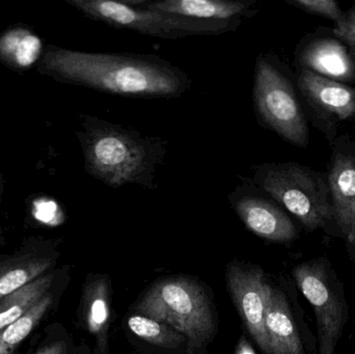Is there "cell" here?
Returning <instances> with one entry per match:
<instances>
[{
	"label": "cell",
	"instance_id": "1",
	"mask_svg": "<svg viewBox=\"0 0 355 354\" xmlns=\"http://www.w3.org/2000/svg\"><path fill=\"white\" fill-rule=\"evenodd\" d=\"M46 62L72 82L122 97L174 99L191 87L183 70L157 55L60 49L48 54Z\"/></svg>",
	"mask_w": 355,
	"mask_h": 354
},
{
	"label": "cell",
	"instance_id": "2",
	"mask_svg": "<svg viewBox=\"0 0 355 354\" xmlns=\"http://www.w3.org/2000/svg\"><path fill=\"white\" fill-rule=\"evenodd\" d=\"M85 159L89 174L112 188L126 184L155 189L156 168L166 153V141L93 118L87 124Z\"/></svg>",
	"mask_w": 355,
	"mask_h": 354
},
{
	"label": "cell",
	"instance_id": "3",
	"mask_svg": "<svg viewBox=\"0 0 355 354\" xmlns=\"http://www.w3.org/2000/svg\"><path fill=\"white\" fill-rule=\"evenodd\" d=\"M254 182L293 214L308 230L322 228L333 220L327 182L317 172L296 163L262 164Z\"/></svg>",
	"mask_w": 355,
	"mask_h": 354
},
{
	"label": "cell",
	"instance_id": "4",
	"mask_svg": "<svg viewBox=\"0 0 355 354\" xmlns=\"http://www.w3.org/2000/svg\"><path fill=\"white\" fill-rule=\"evenodd\" d=\"M77 8L94 20L116 28L129 29L160 39H177L192 35H218L234 31L241 20L207 21L128 6L114 0H75Z\"/></svg>",
	"mask_w": 355,
	"mask_h": 354
},
{
	"label": "cell",
	"instance_id": "5",
	"mask_svg": "<svg viewBox=\"0 0 355 354\" xmlns=\"http://www.w3.org/2000/svg\"><path fill=\"white\" fill-rule=\"evenodd\" d=\"M146 317L168 324L185 335L191 347L209 340L214 330L208 299L187 278H168L152 287L137 306Z\"/></svg>",
	"mask_w": 355,
	"mask_h": 354
},
{
	"label": "cell",
	"instance_id": "6",
	"mask_svg": "<svg viewBox=\"0 0 355 354\" xmlns=\"http://www.w3.org/2000/svg\"><path fill=\"white\" fill-rule=\"evenodd\" d=\"M254 104L260 124L292 145L306 147L309 127L293 85L264 56L254 69Z\"/></svg>",
	"mask_w": 355,
	"mask_h": 354
},
{
	"label": "cell",
	"instance_id": "7",
	"mask_svg": "<svg viewBox=\"0 0 355 354\" xmlns=\"http://www.w3.org/2000/svg\"><path fill=\"white\" fill-rule=\"evenodd\" d=\"M300 291L314 309L318 332V354H336L347 312L343 293L327 260H313L294 268Z\"/></svg>",
	"mask_w": 355,
	"mask_h": 354
},
{
	"label": "cell",
	"instance_id": "8",
	"mask_svg": "<svg viewBox=\"0 0 355 354\" xmlns=\"http://www.w3.org/2000/svg\"><path fill=\"white\" fill-rule=\"evenodd\" d=\"M227 278L230 292L248 332L261 349L270 354L265 318L271 286L267 284L262 269L232 264Z\"/></svg>",
	"mask_w": 355,
	"mask_h": 354
},
{
	"label": "cell",
	"instance_id": "9",
	"mask_svg": "<svg viewBox=\"0 0 355 354\" xmlns=\"http://www.w3.org/2000/svg\"><path fill=\"white\" fill-rule=\"evenodd\" d=\"M232 195L234 210L252 233L275 242H288L295 238V226L275 204L243 191Z\"/></svg>",
	"mask_w": 355,
	"mask_h": 354
},
{
	"label": "cell",
	"instance_id": "10",
	"mask_svg": "<svg viewBox=\"0 0 355 354\" xmlns=\"http://www.w3.org/2000/svg\"><path fill=\"white\" fill-rule=\"evenodd\" d=\"M124 2L135 8L207 21L241 20L252 18L258 12L254 8V0H125Z\"/></svg>",
	"mask_w": 355,
	"mask_h": 354
},
{
	"label": "cell",
	"instance_id": "11",
	"mask_svg": "<svg viewBox=\"0 0 355 354\" xmlns=\"http://www.w3.org/2000/svg\"><path fill=\"white\" fill-rule=\"evenodd\" d=\"M298 87L306 103L318 114L336 121L355 116V89L302 69Z\"/></svg>",
	"mask_w": 355,
	"mask_h": 354
},
{
	"label": "cell",
	"instance_id": "12",
	"mask_svg": "<svg viewBox=\"0 0 355 354\" xmlns=\"http://www.w3.org/2000/svg\"><path fill=\"white\" fill-rule=\"evenodd\" d=\"M334 218L344 237L355 245V157L337 152L327 177Z\"/></svg>",
	"mask_w": 355,
	"mask_h": 354
},
{
	"label": "cell",
	"instance_id": "13",
	"mask_svg": "<svg viewBox=\"0 0 355 354\" xmlns=\"http://www.w3.org/2000/svg\"><path fill=\"white\" fill-rule=\"evenodd\" d=\"M300 62L304 69L338 82H349L355 79L354 56L338 39L313 41L302 50Z\"/></svg>",
	"mask_w": 355,
	"mask_h": 354
},
{
	"label": "cell",
	"instance_id": "14",
	"mask_svg": "<svg viewBox=\"0 0 355 354\" xmlns=\"http://www.w3.org/2000/svg\"><path fill=\"white\" fill-rule=\"evenodd\" d=\"M270 354H306L285 295L271 287L265 318Z\"/></svg>",
	"mask_w": 355,
	"mask_h": 354
},
{
	"label": "cell",
	"instance_id": "15",
	"mask_svg": "<svg viewBox=\"0 0 355 354\" xmlns=\"http://www.w3.org/2000/svg\"><path fill=\"white\" fill-rule=\"evenodd\" d=\"M85 317L89 332L96 337L100 354H107L110 328V289L105 278H98L85 291Z\"/></svg>",
	"mask_w": 355,
	"mask_h": 354
},
{
	"label": "cell",
	"instance_id": "16",
	"mask_svg": "<svg viewBox=\"0 0 355 354\" xmlns=\"http://www.w3.org/2000/svg\"><path fill=\"white\" fill-rule=\"evenodd\" d=\"M52 276H42L20 290L0 299V330L18 321L49 290Z\"/></svg>",
	"mask_w": 355,
	"mask_h": 354
},
{
	"label": "cell",
	"instance_id": "17",
	"mask_svg": "<svg viewBox=\"0 0 355 354\" xmlns=\"http://www.w3.org/2000/svg\"><path fill=\"white\" fill-rule=\"evenodd\" d=\"M47 258L22 257L0 265V299L33 282L48 269Z\"/></svg>",
	"mask_w": 355,
	"mask_h": 354
},
{
	"label": "cell",
	"instance_id": "18",
	"mask_svg": "<svg viewBox=\"0 0 355 354\" xmlns=\"http://www.w3.org/2000/svg\"><path fill=\"white\" fill-rule=\"evenodd\" d=\"M52 305L51 294H46L23 317L0 330V354H12L35 330Z\"/></svg>",
	"mask_w": 355,
	"mask_h": 354
},
{
	"label": "cell",
	"instance_id": "19",
	"mask_svg": "<svg viewBox=\"0 0 355 354\" xmlns=\"http://www.w3.org/2000/svg\"><path fill=\"white\" fill-rule=\"evenodd\" d=\"M41 50V39L24 29L8 31L0 39V53L18 67L31 66Z\"/></svg>",
	"mask_w": 355,
	"mask_h": 354
},
{
	"label": "cell",
	"instance_id": "20",
	"mask_svg": "<svg viewBox=\"0 0 355 354\" xmlns=\"http://www.w3.org/2000/svg\"><path fill=\"white\" fill-rule=\"evenodd\" d=\"M129 330L144 340L158 346L175 348L184 341L183 337L178 334L166 324L156 321L143 315H133L128 319Z\"/></svg>",
	"mask_w": 355,
	"mask_h": 354
},
{
	"label": "cell",
	"instance_id": "21",
	"mask_svg": "<svg viewBox=\"0 0 355 354\" xmlns=\"http://www.w3.org/2000/svg\"><path fill=\"white\" fill-rule=\"evenodd\" d=\"M288 3L304 12L335 21L336 25L341 24L345 19V14L334 0H288Z\"/></svg>",
	"mask_w": 355,
	"mask_h": 354
},
{
	"label": "cell",
	"instance_id": "22",
	"mask_svg": "<svg viewBox=\"0 0 355 354\" xmlns=\"http://www.w3.org/2000/svg\"><path fill=\"white\" fill-rule=\"evenodd\" d=\"M33 214L35 220L46 224H58L60 210L56 202L50 199H39L33 203Z\"/></svg>",
	"mask_w": 355,
	"mask_h": 354
},
{
	"label": "cell",
	"instance_id": "23",
	"mask_svg": "<svg viewBox=\"0 0 355 354\" xmlns=\"http://www.w3.org/2000/svg\"><path fill=\"white\" fill-rule=\"evenodd\" d=\"M334 33L344 45L347 46L355 60V6L345 14V19L341 24L336 25Z\"/></svg>",
	"mask_w": 355,
	"mask_h": 354
},
{
	"label": "cell",
	"instance_id": "24",
	"mask_svg": "<svg viewBox=\"0 0 355 354\" xmlns=\"http://www.w3.org/2000/svg\"><path fill=\"white\" fill-rule=\"evenodd\" d=\"M66 349L64 343L56 342L43 347L35 354H66Z\"/></svg>",
	"mask_w": 355,
	"mask_h": 354
},
{
	"label": "cell",
	"instance_id": "25",
	"mask_svg": "<svg viewBox=\"0 0 355 354\" xmlns=\"http://www.w3.org/2000/svg\"><path fill=\"white\" fill-rule=\"evenodd\" d=\"M236 354H256V353L250 346V342L245 338H241L239 343H238Z\"/></svg>",
	"mask_w": 355,
	"mask_h": 354
}]
</instances>
